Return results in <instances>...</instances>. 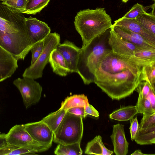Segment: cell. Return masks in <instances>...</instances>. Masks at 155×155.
Wrapping results in <instances>:
<instances>
[{
  "instance_id": "cell-1",
  "label": "cell",
  "mask_w": 155,
  "mask_h": 155,
  "mask_svg": "<svg viewBox=\"0 0 155 155\" xmlns=\"http://www.w3.org/2000/svg\"><path fill=\"white\" fill-rule=\"evenodd\" d=\"M143 72L128 69L111 73L98 67L94 74V83L112 100H119L131 95L140 81H144Z\"/></svg>"
},
{
  "instance_id": "cell-2",
  "label": "cell",
  "mask_w": 155,
  "mask_h": 155,
  "mask_svg": "<svg viewBox=\"0 0 155 155\" xmlns=\"http://www.w3.org/2000/svg\"><path fill=\"white\" fill-rule=\"evenodd\" d=\"M110 30L95 38L80 48L77 73L85 84L94 83L96 70L104 58L112 51L108 43Z\"/></svg>"
},
{
  "instance_id": "cell-3",
  "label": "cell",
  "mask_w": 155,
  "mask_h": 155,
  "mask_svg": "<svg viewBox=\"0 0 155 155\" xmlns=\"http://www.w3.org/2000/svg\"><path fill=\"white\" fill-rule=\"evenodd\" d=\"M74 23L81 38L82 47L110 29L113 25L110 17L102 8L80 10L75 17Z\"/></svg>"
},
{
  "instance_id": "cell-4",
  "label": "cell",
  "mask_w": 155,
  "mask_h": 155,
  "mask_svg": "<svg viewBox=\"0 0 155 155\" xmlns=\"http://www.w3.org/2000/svg\"><path fill=\"white\" fill-rule=\"evenodd\" d=\"M83 132V117L67 112L54 133L53 141L64 145L81 142Z\"/></svg>"
},
{
  "instance_id": "cell-5",
  "label": "cell",
  "mask_w": 155,
  "mask_h": 155,
  "mask_svg": "<svg viewBox=\"0 0 155 155\" xmlns=\"http://www.w3.org/2000/svg\"><path fill=\"white\" fill-rule=\"evenodd\" d=\"M34 45L26 31L8 33L0 30V46L18 60H24Z\"/></svg>"
},
{
  "instance_id": "cell-6",
  "label": "cell",
  "mask_w": 155,
  "mask_h": 155,
  "mask_svg": "<svg viewBox=\"0 0 155 155\" xmlns=\"http://www.w3.org/2000/svg\"><path fill=\"white\" fill-rule=\"evenodd\" d=\"M60 40L58 34L55 32L51 33L44 39V48L41 53L35 62L25 70L23 77L34 79L42 77L43 70L49 62L51 53L60 43Z\"/></svg>"
},
{
  "instance_id": "cell-7",
  "label": "cell",
  "mask_w": 155,
  "mask_h": 155,
  "mask_svg": "<svg viewBox=\"0 0 155 155\" xmlns=\"http://www.w3.org/2000/svg\"><path fill=\"white\" fill-rule=\"evenodd\" d=\"M5 139L7 145L31 148L37 153L46 151L51 146L34 140L26 130L24 124L14 126L5 134Z\"/></svg>"
},
{
  "instance_id": "cell-8",
  "label": "cell",
  "mask_w": 155,
  "mask_h": 155,
  "mask_svg": "<svg viewBox=\"0 0 155 155\" xmlns=\"http://www.w3.org/2000/svg\"><path fill=\"white\" fill-rule=\"evenodd\" d=\"M22 14L0 2V30L8 33L26 31V18Z\"/></svg>"
},
{
  "instance_id": "cell-9",
  "label": "cell",
  "mask_w": 155,
  "mask_h": 155,
  "mask_svg": "<svg viewBox=\"0 0 155 155\" xmlns=\"http://www.w3.org/2000/svg\"><path fill=\"white\" fill-rule=\"evenodd\" d=\"M13 83L20 92L26 108L39 102L42 87L34 79L26 77L18 78Z\"/></svg>"
},
{
  "instance_id": "cell-10",
  "label": "cell",
  "mask_w": 155,
  "mask_h": 155,
  "mask_svg": "<svg viewBox=\"0 0 155 155\" xmlns=\"http://www.w3.org/2000/svg\"><path fill=\"white\" fill-rule=\"evenodd\" d=\"M99 67L105 71L113 73L126 69L142 72L144 67L124 58L111 51L104 58Z\"/></svg>"
},
{
  "instance_id": "cell-11",
  "label": "cell",
  "mask_w": 155,
  "mask_h": 155,
  "mask_svg": "<svg viewBox=\"0 0 155 155\" xmlns=\"http://www.w3.org/2000/svg\"><path fill=\"white\" fill-rule=\"evenodd\" d=\"M108 43L113 52L123 57H133L136 51L144 49L120 36L111 28L110 30Z\"/></svg>"
},
{
  "instance_id": "cell-12",
  "label": "cell",
  "mask_w": 155,
  "mask_h": 155,
  "mask_svg": "<svg viewBox=\"0 0 155 155\" xmlns=\"http://www.w3.org/2000/svg\"><path fill=\"white\" fill-rule=\"evenodd\" d=\"M24 125L34 140L41 143L52 145L54 133L45 123L40 120Z\"/></svg>"
},
{
  "instance_id": "cell-13",
  "label": "cell",
  "mask_w": 155,
  "mask_h": 155,
  "mask_svg": "<svg viewBox=\"0 0 155 155\" xmlns=\"http://www.w3.org/2000/svg\"><path fill=\"white\" fill-rule=\"evenodd\" d=\"M25 25L31 44L35 45L44 39L51 33L50 28L45 22L30 16L26 18Z\"/></svg>"
},
{
  "instance_id": "cell-14",
  "label": "cell",
  "mask_w": 155,
  "mask_h": 155,
  "mask_svg": "<svg viewBox=\"0 0 155 155\" xmlns=\"http://www.w3.org/2000/svg\"><path fill=\"white\" fill-rule=\"evenodd\" d=\"M80 48L68 40L60 43L56 48L65 59L70 73H77V64Z\"/></svg>"
},
{
  "instance_id": "cell-15",
  "label": "cell",
  "mask_w": 155,
  "mask_h": 155,
  "mask_svg": "<svg viewBox=\"0 0 155 155\" xmlns=\"http://www.w3.org/2000/svg\"><path fill=\"white\" fill-rule=\"evenodd\" d=\"M124 125L120 124L114 125L110 138L116 155H126L128 152L129 143L126 139Z\"/></svg>"
},
{
  "instance_id": "cell-16",
  "label": "cell",
  "mask_w": 155,
  "mask_h": 155,
  "mask_svg": "<svg viewBox=\"0 0 155 155\" xmlns=\"http://www.w3.org/2000/svg\"><path fill=\"white\" fill-rule=\"evenodd\" d=\"M18 60L0 46V82L12 76L18 68Z\"/></svg>"
},
{
  "instance_id": "cell-17",
  "label": "cell",
  "mask_w": 155,
  "mask_h": 155,
  "mask_svg": "<svg viewBox=\"0 0 155 155\" xmlns=\"http://www.w3.org/2000/svg\"><path fill=\"white\" fill-rule=\"evenodd\" d=\"M118 35L142 48L155 50V45L140 35L121 27L112 25L111 28Z\"/></svg>"
},
{
  "instance_id": "cell-18",
  "label": "cell",
  "mask_w": 155,
  "mask_h": 155,
  "mask_svg": "<svg viewBox=\"0 0 155 155\" xmlns=\"http://www.w3.org/2000/svg\"><path fill=\"white\" fill-rule=\"evenodd\" d=\"M113 25L121 27L137 34L155 45V37L143 28L135 19L121 17L115 21Z\"/></svg>"
},
{
  "instance_id": "cell-19",
  "label": "cell",
  "mask_w": 155,
  "mask_h": 155,
  "mask_svg": "<svg viewBox=\"0 0 155 155\" xmlns=\"http://www.w3.org/2000/svg\"><path fill=\"white\" fill-rule=\"evenodd\" d=\"M49 63L53 72L61 76H65L70 73L65 59L56 48L51 53Z\"/></svg>"
},
{
  "instance_id": "cell-20",
  "label": "cell",
  "mask_w": 155,
  "mask_h": 155,
  "mask_svg": "<svg viewBox=\"0 0 155 155\" xmlns=\"http://www.w3.org/2000/svg\"><path fill=\"white\" fill-rule=\"evenodd\" d=\"M84 153L87 154L110 155L113 152L105 146L100 135L96 136L87 144Z\"/></svg>"
},
{
  "instance_id": "cell-21",
  "label": "cell",
  "mask_w": 155,
  "mask_h": 155,
  "mask_svg": "<svg viewBox=\"0 0 155 155\" xmlns=\"http://www.w3.org/2000/svg\"><path fill=\"white\" fill-rule=\"evenodd\" d=\"M139 113L136 106L130 105L121 107L114 110L109 115L111 119L119 121L130 120Z\"/></svg>"
},
{
  "instance_id": "cell-22",
  "label": "cell",
  "mask_w": 155,
  "mask_h": 155,
  "mask_svg": "<svg viewBox=\"0 0 155 155\" xmlns=\"http://www.w3.org/2000/svg\"><path fill=\"white\" fill-rule=\"evenodd\" d=\"M89 104L87 96L84 94H75L68 97L61 103L60 108L67 111L75 107H85Z\"/></svg>"
},
{
  "instance_id": "cell-23",
  "label": "cell",
  "mask_w": 155,
  "mask_h": 155,
  "mask_svg": "<svg viewBox=\"0 0 155 155\" xmlns=\"http://www.w3.org/2000/svg\"><path fill=\"white\" fill-rule=\"evenodd\" d=\"M134 140L137 143L140 145L154 144L155 126L143 130H141L139 127Z\"/></svg>"
},
{
  "instance_id": "cell-24",
  "label": "cell",
  "mask_w": 155,
  "mask_h": 155,
  "mask_svg": "<svg viewBox=\"0 0 155 155\" xmlns=\"http://www.w3.org/2000/svg\"><path fill=\"white\" fill-rule=\"evenodd\" d=\"M66 112L65 110L60 108L56 111L49 114L41 121L46 124L54 133Z\"/></svg>"
},
{
  "instance_id": "cell-25",
  "label": "cell",
  "mask_w": 155,
  "mask_h": 155,
  "mask_svg": "<svg viewBox=\"0 0 155 155\" xmlns=\"http://www.w3.org/2000/svg\"><path fill=\"white\" fill-rule=\"evenodd\" d=\"M135 19L143 28L155 37V15L146 12L139 14Z\"/></svg>"
},
{
  "instance_id": "cell-26",
  "label": "cell",
  "mask_w": 155,
  "mask_h": 155,
  "mask_svg": "<svg viewBox=\"0 0 155 155\" xmlns=\"http://www.w3.org/2000/svg\"><path fill=\"white\" fill-rule=\"evenodd\" d=\"M81 142L67 145L58 144L54 153L57 155H80L83 152L80 146Z\"/></svg>"
},
{
  "instance_id": "cell-27",
  "label": "cell",
  "mask_w": 155,
  "mask_h": 155,
  "mask_svg": "<svg viewBox=\"0 0 155 155\" xmlns=\"http://www.w3.org/2000/svg\"><path fill=\"white\" fill-rule=\"evenodd\" d=\"M50 0H27L25 11L22 13L35 15L39 12L48 4Z\"/></svg>"
},
{
  "instance_id": "cell-28",
  "label": "cell",
  "mask_w": 155,
  "mask_h": 155,
  "mask_svg": "<svg viewBox=\"0 0 155 155\" xmlns=\"http://www.w3.org/2000/svg\"><path fill=\"white\" fill-rule=\"evenodd\" d=\"M135 106L139 113L144 114H151L155 112V110L152 108L148 98H140L138 97Z\"/></svg>"
},
{
  "instance_id": "cell-29",
  "label": "cell",
  "mask_w": 155,
  "mask_h": 155,
  "mask_svg": "<svg viewBox=\"0 0 155 155\" xmlns=\"http://www.w3.org/2000/svg\"><path fill=\"white\" fill-rule=\"evenodd\" d=\"M143 72L144 75V81L149 83L155 90V64L144 66Z\"/></svg>"
},
{
  "instance_id": "cell-30",
  "label": "cell",
  "mask_w": 155,
  "mask_h": 155,
  "mask_svg": "<svg viewBox=\"0 0 155 155\" xmlns=\"http://www.w3.org/2000/svg\"><path fill=\"white\" fill-rule=\"evenodd\" d=\"M143 115V117L139 124L141 130H145L155 126V112Z\"/></svg>"
},
{
  "instance_id": "cell-31",
  "label": "cell",
  "mask_w": 155,
  "mask_h": 155,
  "mask_svg": "<svg viewBox=\"0 0 155 155\" xmlns=\"http://www.w3.org/2000/svg\"><path fill=\"white\" fill-rule=\"evenodd\" d=\"M152 89H153L149 83L145 81H142L139 83L135 91L138 93L139 97L147 98Z\"/></svg>"
},
{
  "instance_id": "cell-32",
  "label": "cell",
  "mask_w": 155,
  "mask_h": 155,
  "mask_svg": "<svg viewBox=\"0 0 155 155\" xmlns=\"http://www.w3.org/2000/svg\"><path fill=\"white\" fill-rule=\"evenodd\" d=\"M146 12L145 7L142 5L137 3L135 4L122 17L128 19H135L138 15Z\"/></svg>"
},
{
  "instance_id": "cell-33",
  "label": "cell",
  "mask_w": 155,
  "mask_h": 155,
  "mask_svg": "<svg viewBox=\"0 0 155 155\" xmlns=\"http://www.w3.org/2000/svg\"><path fill=\"white\" fill-rule=\"evenodd\" d=\"M27 2V0H7L2 2L22 13L25 10Z\"/></svg>"
},
{
  "instance_id": "cell-34",
  "label": "cell",
  "mask_w": 155,
  "mask_h": 155,
  "mask_svg": "<svg viewBox=\"0 0 155 155\" xmlns=\"http://www.w3.org/2000/svg\"><path fill=\"white\" fill-rule=\"evenodd\" d=\"M44 40L36 43L31 51V65L33 64L41 53L44 48Z\"/></svg>"
},
{
  "instance_id": "cell-35",
  "label": "cell",
  "mask_w": 155,
  "mask_h": 155,
  "mask_svg": "<svg viewBox=\"0 0 155 155\" xmlns=\"http://www.w3.org/2000/svg\"><path fill=\"white\" fill-rule=\"evenodd\" d=\"M130 126L129 128L131 136V139L133 141L139 128L137 117L132 118L130 120Z\"/></svg>"
},
{
  "instance_id": "cell-36",
  "label": "cell",
  "mask_w": 155,
  "mask_h": 155,
  "mask_svg": "<svg viewBox=\"0 0 155 155\" xmlns=\"http://www.w3.org/2000/svg\"><path fill=\"white\" fill-rule=\"evenodd\" d=\"M67 112L75 115L80 116L84 118L87 117L85 114L84 107H73L68 109Z\"/></svg>"
},
{
  "instance_id": "cell-37",
  "label": "cell",
  "mask_w": 155,
  "mask_h": 155,
  "mask_svg": "<svg viewBox=\"0 0 155 155\" xmlns=\"http://www.w3.org/2000/svg\"><path fill=\"white\" fill-rule=\"evenodd\" d=\"M84 112L86 116L88 115L96 117H98L99 116L98 111L92 105L89 104L84 107Z\"/></svg>"
},
{
  "instance_id": "cell-38",
  "label": "cell",
  "mask_w": 155,
  "mask_h": 155,
  "mask_svg": "<svg viewBox=\"0 0 155 155\" xmlns=\"http://www.w3.org/2000/svg\"><path fill=\"white\" fill-rule=\"evenodd\" d=\"M155 90L152 89L150 92L147 98L153 109L155 110Z\"/></svg>"
},
{
  "instance_id": "cell-39",
  "label": "cell",
  "mask_w": 155,
  "mask_h": 155,
  "mask_svg": "<svg viewBox=\"0 0 155 155\" xmlns=\"http://www.w3.org/2000/svg\"><path fill=\"white\" fill-rule=\"evenodd\" d=\"M5 134L0 133V147L7 144L5 139Z\"/></svg>"
},
{
  "instance_id": "cell-40",
  "label": "cell",
  "mask_w": 155,
  "mask_h": 155,
  "mask_svg": "<svg viewBox=\"0 0 155 155\" xmlns=\"http://www.w3.org/2000/svg\"><path fill=\"white\" fill-rule=\"evenodd\" d=\"M131 155H152L150 154H144L142 153L140 150H138L135 151Z\"/></svg>"
},
{
  "instance_id": "cell-41",
  "label": "cell",
  "mask_w": 155,
  "mask_h": 155,
  "mask_svg": "<svg viewBox=\"0 0 155 155\" xmlns=\"http://www.w3.org/2000/svg\"><path fill=\"white\" fill-rule=\"evenodd\" d=\"M129 0H122V2L123 3H126Z\"/></svg>"
},
{
  "instance_id": "cell-42",
  "label": "cell",
  "mask_w": 155,
  "mask_h": 155,
  "mask_svg": "<svg viewBox=\"0 0 155 155\" xmlns=\"http://www.w3.org/2000/svg\"><path fill=\"white\" fill-rule=\"evenodd\" d=\"M6 0H0V1H2V2H5Z\"/></svg>"
}]
</instances>
